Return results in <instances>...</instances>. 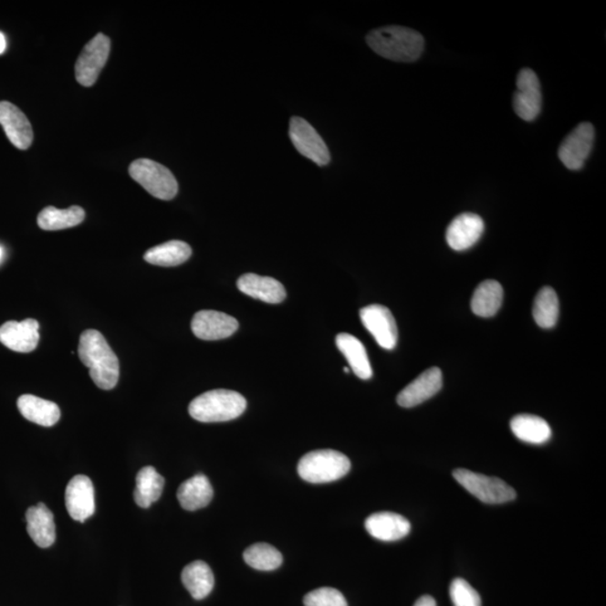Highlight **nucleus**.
Listing matches in <instances>:
<instances>
[{"instance_id":"f257e3e1","label":"nucleus","mask_w":606,"mask_h":606,"mask_svg":"<svg viewBox=\"0 0 606 606\" xmlns=\"http://www.w3.org/2000/svg\"><path fill=\"white\" fill-rule=\"evenodd\" d=\"M78 354L90 371L92 381L102 390L114 389L120 380V360L99 331L82 332Z\"/></svg>"},{"instance_id":"f03ea898","label":"nucleus","mask_w":606,"mask_h":606,"mask_svg":"<svg viewBox=\"0 0 606 606\" xmlns=\"http://www.w3.org/2000/svg\"><path fill=\"white\" fill-rule=\"evenodd\" d=\"M366 42L379 56L395 62L417 61L424 47L422 34L402 26L374 29L366 37Z\"/></svg>"},{"instance_id":"7ed1b4c3","label":"nucleus","mask_w":606,"mask_h":606,"mask_svg":"<svg viewBox=\"0 0 606 606\" xmlns=\"http://www.w3.org/2000/svg\"><path fill=\"white\" fill-rule=\"evenodd\" d=\"M246 399L231 390H213L199 395L189 405V413L200 423H225L242 415Z\"/></svg>"},{"instance_id":"20e7f679","label":"nucleus","mask_w":606,"mask_h":606,"mask_svg":"<svg viewBox=\"0 0 606 606\" xmlns=\"http://www.w3.org/2000/svg\"><path fill=\"white\" fill-rule=\"evenodd\" d=\"M350 471L349 457L332 449L308 453L298 464V473L302 480L314 484L339 481Z\"/></svg>"},{"instance_id":"39448f33","label":"nucleus","mask_w":606,"mask_h":606,"mask_svg":"<svg viewBox=\"0 0 606 606\" xmlns=\"http://www.w3.org/2000/svg\"><path fill=\"white\" fill-rule=\"evenodd\" d=\"M130 174L155 198L171 200L178 193V181L173 173L155 161L149 159L134 161L130 166Z\"/></svg>"},{"instance_id":"423d86ee","label":"nucleus","mask_w":606,"mask_h":606,"mask_svg":"<svg viewBox=\"0 0 606 606\" xmlns=\"http://www.w3.org/2000/svg\"><path fill=\"white\" fill-rule=\"evenodd\" d=\"M453 475L467 492L487 505H502L517 497L516 491L500 478L483 475L463 468L456 469Z\"/></svg>"},{"instance_id":"0eeeda50","label":"nucleus","mask_w":606,"mask_h":606,"mask_svg":"<svg viewBox=\"0 0 606 606\" xmlns=\"http://www.w3.org/2000/svg\"><path fill=\"white\" fill-rule=\"evenodd\" d=\"M110 52V37L99 33L87 44L76 63V79L80 85L91 87L104 69Z\"/></svg>"},{"instance_id":"6e6552de","label":"nucleus","mask_w":606,"mask_h":606,"mask_svg":"<svg viewBox=\"0 0 606 606\" xmlns=\"http://www.w3.org/2000/svg\"><path fill=\"white\" fill-rule=\"evenodd\" d=\"M289 135L292 144L305 158L319 166H325L330 162L329 150L324 140L307 120L300 117H292Z\"/></svg>"},{"instance_id":"1a4fd4ad","label":"nucleus","mask_w":606,"mask_h":606,"mask_svg":"<svg viewBox=\"0 0 606 606\" xmlns=\"http://www.w3.org/2000/svg\"><path fill=\"white\" fill-rule=\"evenodd\" d=\"M360 320L366 329L384 350H393L398 343V327L389 308L371 305L360 311Z\"/></svg>"},{"instance_id":"9d476101","label":"nucleus","mask_w":606,"mask_h":606,"mask_svg":"<svg viewBox=\"0 0 606 606\" xmlns=\"http://www.w3.org/2000/svg\"><path fill=\"white\" fill-rule=\"evenodd\" d=\"M595 138L594 126L580 123L561 143L559 156L567 169L578 171L583 168L592 151Z\"/></svg>"},{"instance_id":"9b49d317","label":"nucleus","mask_w":606,"mask_h":606,"mask_svg":"<svg viewBox=\"0 0 606 606\" xmlns=\"http://www.w3.org/2000/svg\"><path fill=\"white\" fill-rule=\"evenodd\" d=\"M540 82L534 71L522 69L517 78V91L513 96V109L521 120L532 121L541 110Z\"/></svg>"},{"instance_id":"f8f14e48","label":"nucleus","mask_w":606,"mask_h":606,"mask_svg":"<svg viewBox=\"0 0 606 606\" xmlns=\"http://www.w3.org/2000/svg\"><path fill=\"white\" fill-rule=\"evenodd\" d=\"M66 507L73 520L85 522L96 510L95 488L89 477L76 475L68 484Z\"/></svg>"},{"instance_id":"ddd939ff","label":"nucleus","mask_w":606,"mask_h":606,"mask_svg":"<svg viewBox=\"0 0 606 606\" xmlns=\"http://www.w3.org/2000/svg\"><path fill=\"white\" fill-rule=\"evenodd\" d=\"M192 329L199 340H225L236 332L238 321L224 312L202 310L193 316Z\"/></svg>"},{"instance_id":"4468645a","label":"nucleus","mask_w":606,"mask_h":606,"mask_svg":"<svg viewBox=\"0 0 606 606\" xmlns=\"http://www.w3.org/2000/svg\"><path fill=\"white\" fill-rule=\"evenodd\" d=\"M40 324L36 319L15 320L0 326V343L17 353H31L40 341Z\"/></svg>"},{"instance_id":"2eb2a0df","label":"nucleus","mask_w":606,"mask_h":606,"mask_svg":"<svg viewBox=\"0 0 606 606\" xmlns=\"http://www.w3.org/2000/svg\"><path fill=\"white\" fill-rule=\"evenodd\" d=\"M443 388L441 369L432 368L424 371L417 379L401 391L397 401L403 408H413L433 398Z\"/></svg>"},{"instance_id":"dca6fc26","label":"nucleus","mask_w":606,"mask_h":606,"mask_svg":"<svg viewBox=\"0 0 606 606\" xmlns=\"http://www.w3.org/2000/svg\"><path fill=\"white\" fill-rule=\"evenodd\" d=\"M483 232L484 222L478 214H459L447 228V244L454 251H466L480 241Z\"/></svg>"},{"instance_id":"f3484780","label":"nucleus","mask_w":606,"mask_h":606,"mask_svg":"<svg viewBox=\"0 0 606 606\" xmlns=\"http://www.w3.org/2000/svg\"><path fill=\"white\" fill-rule=\"evenodd\" d=\"M0 125L18 150H27L32 145V125L26 114L11 102L0 101Z\"/></svg>"},{"instance_id":"a211bd4d","label":"nucleus","mask_w":606,"mask_h":606,"mask_svg":"<svg viewBox=\"0 0 606 606\" xmlns=\"http://www.w3.org/2000/svg\"><path fill=\"white\" fill-rule=\"evenodd\" d=\"M365 528L375 539L397 541L409 535L412 525L404 517L393 512L374 513L365 521Z\"/></svg>"},{"instance_id":"6ab92c4d","label":"nucleus","mask_w":606,"mask_h":606,"mask_svg":"<svg viewBox=\"0 0 606 606\" xmlns=\"http://www.w3.org/2000/svg\"><path fill=\"white\" fill-rule=\"evenodd\" d=\"M238 290L244 295L267 303H280L287 298V291L281 282L270 277H261L247 273L238 278Z\"/></svg>"},{"instance_id":"aec40b11","label":"nucleus","mask_w":606,"mask_h":606,"mask_svg":"<svg viewBox=\"0 0 606 606\" xmlns=\"http://www.w3.org/2000/svg\"><path fill=\"white\" fill-rule=\"evenodd\" d=\"M26 517L28 535L40 549H48L55 544V517L44 503L28 507Z\"/></svg>"},{"instance_id":"412c9836","label":"nucleus","mask_w":606,"mask_h":606,"mask_svg":"<svg viewBox=\"0 0 606 606\" xmlns=\"http://www.w3.org/2000/svg\"><path fill=\"white\" fill-rule=\"evenodd\" d=\"M19 413L28 422L43 427H52L60 420L61 412L57 404L32 394H24L17 401Z\"/></svg>"},{"instance_id":"4be33fe9","label":"nucleus","mask_w":606,"mask_h":606,"mask_svg":"<svg viewBox=\"0 0 606 606\" xmlns=\"http://www.w3.org/2000/svg\"><path fill=\"white\" fill-rule=\"evenodd\" d=\"M177 496L184 510L197 511L212 502L214 490L208 477L204 474H197L181 484Z\"/></svg>"},{"instance_id":"5701e85b","label":"nucleus","mask_w":606,"mask_h":606,"mask_svg":"<svg viewBox=\"0 0 606 606\" xmlns=\"http://www.w3.org/2000/svg\"><path fill=\"white\" fill-rule=\"evenodd\" d=\"M336 344L349 360L350 369L361 380L372 378L373 371L371 366L368 353L361 341L350 334H340L336 337Z\"/></svg>"},{"instance_id":"b1692460","label":"nucleus","mask_w":606,"mask_h":606,"mask_svg":"<svg viewBox=\"0 0 606 606\" xmlns=\"http://www.w3.org/2000/svg\"><path fill=\"white\" fill-rule=\"evenodd\" d=\"M181 580L190 595L197 601L206 599L214 586L213 570L202 560L185 566Z\"/></svg>"},{"instance_id":"393cba45","label":"nucleus","mask_w":606,"mask_h":606,"mask_svg":"<svg viewBox=\"0 0 606 606\" xmlns=\"http://www.w3.org/2000/svg\"><path fill=\"white\" fill-rule=\"evenodd\" d=\"M511 430L517 439L528 444H545L551 437L549 423L532 414L517 415L511 420Z\"/></svg>"},{"instance_id":"a878e982","label":"nucleus","mask_w":606,"mask_h":606,"mask_svg":"<svg viewBox=\"0 0 606 606\" xmlns=\"http://www.w3.org/2000/svg\"><path fill=\"white\" fill-rule=\"evenodd\" d=\"M164 478L154 467L146 466L141 469L136 476L134 500L136 505L148 509L162 496Z\"/></svg>"},{"instance_id":"bb28decb","label":"nucleus","mask_w":606,"mask_h":606,"mask_svg":"<svg viewBox=\"0 0 606 606\" xmlns=\"http://www.w3.org/2000/svg\"><path fill=\"white\" fill-rule=\"evenodd\" d=\"M503 301V287L497 281L487 280L476 287L472 298V311L478 317L490 318L497 314Z\"/></svg>"},{"instance_id":"cd10ccee","label":"nucleus","mask_w":606,"mask_h":606,"mask_svg":"<svg viewBox=\"0 0 606 606\" xmlns=\"http://www.w3.org/2000/svg\"><path fill=\"white\" fill-rule=\"evenodd\" d=\"M192 254L193 249L187 243L170 241L149 249L144 260L158 266H178L187 262Z\"/></svg>"},{"instance_id":"c85d7f7f","label":"nucleus","mask_w":606,"mask_h":606,"mask_svg":"<svg viewBox=\"0 0 606 606\" xmlns=\"http://www.w3.org/2000/svg\"><path fill=\"white\" fill-rule=\"evenodd\" d=\"M86 213L81 207L72 206L68 209L47 207L37 217V224L43 231H61L77 226L85 221Z\"/></svg>"},{"instance_id":"c756f323","label":"nucleus","mask_w":606,"mask_h":606,"mask_svg":"<svg viewBox=\"0 0 606 606\" xmlns=\"http://www.w3.org/2000/svg\"><path fill=\"white\" fill-rule=\"evenodd\" d=\"M532 315L541 329H549L557 324L559 316V300L552 287H545L538 292Z\"/></svg>"},{"instance_id":"7c9ffc66","label":"nucleus","mask_w":606,"mask_h":606,"mask_svg":"<svg viewBox=\"0 0 606 606\" xmlns=\"http://www.w3.org/2000/svg\"><path fill=\"white\" fill-rule=\"evenodd\" d=\"M244 560L252 569L263 571L276 570L281 566V552L267 544H256L244 552Z\"/></svg>"},{"instance_id":"2f4dec72","label":"nucleus","mask_w":606,"mask_h":606,"mask_svg":"<svg viewBox=\"0 0 606 606\" xmlns=\"http://www.w3.org/2000/svg\"><path fill=\"white\" fill-rule=\"evenodd\" d=\"M454 606H481V596L467 583L466 580L456 579L452 581L449 589Z\"/></svg>"},{"instance_id":"473e14b6","label":"nucleus","mask_w":606,"mask_h":606,"mask_svg":"<svg viewBox=\"0 0 606 606\" xmlns=\"http://www.w3.org/2000/svg\"><path fill=\"white\" fill-rule=\"evenodd\" d=\"M303 603L305 606H349L344 595L331 588L311 590L303 599Z\"/></svg>"},{"instance_id":"72a5a7b5","label":"nucleus","mask_w":606,"mask_h":606,"mask_svg":"<svg viewBox=\"0 0 606 606\" xmlns=\"http://www.w3.org/2000/svg\"><path fill=\"white\" fill-rule=\"evenodd\" d=\"M413 606H437V603L432 596L424 595L423 598H420Z\"/></svg>"},{"instance_id":"f704fd0d","label":"nucleus","mask_w":606,"mask_h":606,"mask_svg":"<svg viewBox=\"0 0 606 606\" xmlns=\"http://www.w3.org/2000/svg\"><path fill=\"white\" fill-rule=\"evenodd\" d=\"M6 37H5L4 34L0 32V55H3L5 51H6Z\"/></svg>"},{"instance_id":"c9c22d12","label":"nucleus","mask_w":606,"mask_h":606,"mask_svg":"<svg viewBox=\"0 0 606 606\" xmlns=\"http://www.w3.org/2000/svg\"><path fill=\"white\" fill-rule=\"evenodd\" d=\"M2 258H3V249L2 247H0V260H2Z\"/></svg>"},{"instance_id":"e433bc0d","label":"nucleus","mask_w":606,"mask_h":606,"mask_svg":"<svg viewBox=\"0 0 606 606\" xmlns=\"http://www.w3.org/2000/svg\"><path fill=\"white\" fill-rule=\"evenodd\" d=\"M344 371H345L346 373H349V372H350V369H349V368H345Z\"/></svg>"}]
</instances>
